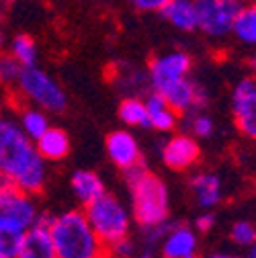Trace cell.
I'll use <instances>...</instances> for the list:
<instances>
[{
	"label": "cell",
	"instance_id": "obj_1",
	"mask_svg": "<svg viewBox=\"0 0 256 258\" xmlns=\"http://www.w3.org/2000/svg\"><path fill=\"white\" fill-rule=\"evenodd\" d=\"M47 162L17 119L0 115V178L35 195L45 186Z\"/></svg>",
	"mask_w": 256,
	"mask_h": 258
},
{
	"label": "cell",
	"instance_id": "obj_2",
	"mask_svg": "<svg viewBox=\"0 0 256 258\" xmlns=\"http://www.w3.org/2000/svg\"><path fill=\"white\" fill-rule=\"evenodd\" d=\"M49 234L55 246L57 258H103L107 248L101 238L94 234L86 213L70 209L49 217Z\"/></svg>",
	"mask_w": 256,
	"mask_h": 258
},
{
	"label": "cell",
	"instance_id": "obj_3",
	"mask_svg": "<svg viewBox=\"0 0 256 258\" xmlns=\"http://www.w3.org/2000/svg\"><path fill=\"white\" fill-rule=\"evenodd\" d=\"M127 182H130L132 192V209L136 221L146 228V225H158L168 221V209H170V197L164 180L156 176L154 172H148L142 164L127 170Z\"/></svg>",
	"mask_w": 256,
	"mask_h": 258
},
{
	"label": "cell",
	"instance_id": "obj_4",
	"mask_svg": "<svg viewBox=\"0 0 256 258\" xmlns=\"http://www.w3.org/2000/svg\"><path fill=\"white\" fill-rule=\"evenodd\" d=\"M84 213H86L88 223L92 225L94 234L105 244V248H109L111 244L119 242L125 236H130L132 215L127 211V207L117 197L109 195V192H105L99 199L88 203Z\"/></svg>",
	"mask_w": 256,
	"mask_h": 258
},
{
	"label": "cell",
	"instance_id": "obj_5",
	"mask_svg": "<svg viewBox=\"0 0 256 258\" xmlns=\"http://www.w3.org/2000/svg\"><path fill=\"white\" fill-rule=\"evenodd\" d=\"M15 86H19V92L23 94L25 101H29L33 107H39L43 111L59 113L68 105L66 92L61 90V86L37 66L23 68Z\"/></svg>",
	"mask_w": 256,
	"mask_h": 258
},
{
	"label": "cell",
	"instance_id": "obj_6",
	"mask_svg": "<svg viewBox=\"0 0 256 258\" xmlns=\"http://www.w3.org/2000/svg\"><path fill=\"white\" fill-rule=\"evenodd\" d=\"M41 217L31 192H25L0 178V228L27 232Z\"/></svg>",
	"mask_w": 256,
	"mask_h": 258
},
{
	"label": "cell",
	"instance_id": "obj_7",
	"mask_svg": "<svg viewBox=\"0 0 256 258\" xmlns=\"http://www.w3.org/2000/svg\"><path fill=\"white\" fill-rule=\"evenodd\" d=\"M197 5V21L199 31L207 37L221 39L234 31V21L240 11L234 0H195Z\"/></svg>",
	"mask_w": 256,
	"mask_h": 258
},
{
	"label": "cell",
	"instance_id": "obj_8",
	"mask_svg": "<svg viewBox=\"0 0 256 258\" xmlns=\"http://www.w3.org/2000/svg\"><path fill=\"white\" fill-rule=\"evenodd\" d=\"M232 115L240 134L256 142V78H242L232 90Z\"/></svg>",
	"mask_w": 256,
	"mask_h": 258
},
{
	"label": "cell",
	"instance_id": "obj_9",
	"mask_svg": "<svg viewBox=\"0 0 256 258\" xmlns=\"http://www.w3.org/2000/svg\"><path fill=\"white\" fill-rule=\"evenodd\" d=\"M190 55L184 51H166V53H160L150 61V68H148V78L154 90H162L164 86L186 78L190 72Z\"/></svg>",
	"mask_w": 256,
	"mask_h": 258
},
{
	"label": "cell",
	"instance_id": "obj_10",
	"mask_svg": "<svg viewBox=\"0 0 256 258\" xmlns=\"http://www.w3.org/2000/svg\"><path fill=\"white\" fill-rule=\"evenodd\" d=\"M164 96V99L174 107L176 113H190V111H201L207 103V92L193 82L188 76L180 78L168 86H164L162 90H156Z\"/></svg>",
	"mask_w": 256,
	"mask_h": 258
},
{
	"label": "cell",
	"instance_id": "obj_11",
	"mask_svg": "<svg viewBox=\"0 0 256 258\" xmlns=\"http://www.w3.org/2000/svg\"><path fill=\"white\" fill-rule=\"evenodd\" d=\"M201 148L197 144V138H193L190 134H176L170 140H166L162 148V160L172 170H186L195 166Z\"/></svg>",
	"mask_w": 256,
	"mask_h": 258
},
{
	"label": "cell",
	"instance_id": "obj_12",
	"mask_svg": "<svg viewBox=\"0 0 256 258\" xmlns=\"http://www.w3.org/2000/svg\"><path fill=\"white\" fill-rule=\"evenodd\" d=\"M105 146H107L109 160L117 168L132 170V168L142 164V150H140V144L132 132H125V129L113 132L107 138Z\"/></svg>",
	"mask_w": 256,
	"mask_h": 258
},
{
	"label": "cell",
	"instance_id": "obj_13",
	"mask_svg": "<svg viewBox=\"0 0 256 258\" xmlns=\"http://www.w3.org/2000/svg\"><path fill=\"white\" fill-rule=\"evenodd\" d=\"M17 258H57L55 246L49 234V217L41 213L39 221L23 234V242Z\"/></svg>",
	"mask_w": 256,
	"mask_h": 258
},
{
	"label": "cell",
	"instance_id": "obj_14",
	"mask_svg": "<svg viewBox=\"0 0 256 258\" xmlns=\"http://www.w3.org/2000/svg\"><path fill=\"white\" fill-rule=\"evenodd\" d=\"M199 240L188 225H172L160 240V256L162 258H190L197 256Z\"/></svg>",
	"mask_w": 256,
	"mask_h": 258
},
{
	"label": "cell",
	"instance_id": "obj_15",
	"mask_svg": "<svg viewBox=\"0 0 256 258\" xmlns=\"http://www.w3.org/2000/svg\"><path fill=\"white\" fill-rule=\"evenodd\" d=\"M190 192H193L195 203L201 209H213L223 199L221 178L213 172H199L190 180Z\"/></svg>",
	"mask_w": 256,
	"mask_h": 258
},
{
	"label": "cell",
	"instance_id": "obj_16",
	"mask_svg": "<svg viewBox=\"0 0 256 258\" xmlns=\"http://www.w3.org/2000/svg\"><path fill=\"white\" fill-rule=\"evenodd\" d=\"M146 103V111H148V123L156 132H172L178 123V113L174 111V107L164 99L160 92H152L148 94Z\"/></svg>",
	"mask_w": 256,
	"mask_h": 258
},
{
	"label": "cell",
	"instance_id": "obj_17",
	"mask_svg": "<svg viewBox=\"0 0 256 258\" xmlns=\"http://www.w3.org/2000/svg\"><path fill=\"white\" fill-rule=\"evenodd\" d=\"M174 29H180L184 33L197 31L199 21H197V5L195 0H170V3L160 11Z\"/></svg>",
	"mask_w": 256,
	"mask_h": 258
},
{
	"label": "cell",
	"instance_id": "obj_18",
	"mask_svg": "<svg viewBox=\"0 0 256 258\" xmlns=\"http://www.w3.org/2000/svg\"><path fill=\"white\" fill-rule=\"evenodd\" d=\"M35 146L45 162H59V160L66 158L70 152V138L63 129L49 125L47 132H43L35 140Z\"/></svg>",
	"mask_w": 256,
	"mask_h": 258
},
{
	"label": "cell",
	"instance_id": "obj_19",
	"mask_svg": "<svg viewBox=\"0 0 256 258\" xmlns=\"http://www.w3.org/2000/svg\"><path fill=\"white\" fill-rule=\"evenodd\" d=\"M72 190H74L76 199L84 205L92 203L94 199H99L101 195L107 192L103 178L92 170H76L72 174Z\"/></svg>",
	"mask_w": 256,
	"mask_h": 258
},
{
	"label": "cell",
	"instance_id": "obj_20",
	"mask_svg": "<svg viewBox=\"0 0 256 258\" xmlns=\"http://www.w3.org/2000/svg\"><path fill=\"white\" fill-rule=\"evenodd\" d=\"M232 33L244 45L256 47V3H252L248 7H240Z\"/></svg>",
	"mask_w": 256,
	"mask_h": 258
},
{
	"label": "cell",
	"instance_id": "obj_21",
	"mask_svg": "<svg viewBox=\"0 0 256 258\" xmlns=\"http://www.w3.org/2000/svg\"><path fill=\"white\" fill-rule=\"evenodd\" d=\"M119 119L130 127H150L146 103L138 96H127L119 105Z\"/></svg>",
	"mask_w": 256,
	"mask_h": 258
},
{
	"label": "cell",
	"instance_id": "obj_22",
	"mask_svg": "<svg viewBox=\"0 0 256 258\" xmlns=\"http://www.w3.org/2000/svg\"><path fill=\"white\" fill-rule=\"evenodd\" d=\"M19 125H21L23 132L35 142L43 132H47V129H49V119L43 113V109H39V107H27L21 113V117H19Z\"/></svg>",
	"mask_w": 256,
	"mask_h": 258
},
{
	"label": "cell",
	"instance_id": "obj_23",
	"mask_svg": "<svg viewBox=\"0 0 256 258\" xmlns=\"http://www.w3.org/2000/svg\"><path fill=\"white\" fill-rule=\"evenodd\" d=\"M11 55L21 63L23 68L37 63V43L29 35H17L11 41Z\"/></svg>",
	"mask_w": 256,
	"mask_h": 258
},
{
	"label": "cell",
	"instance_id": "obj_24",
	"mask_svg": "<svg viewBox=\"0 0 256 258\" xmlns=\"http://www.w3.org/2000/svg\"><path fill=\"white\" fill-rule=\"evenodd\" d=\"M186 127H188V134L193 136V138H209V136L215 132L213 119H211L209 115L197 113V111H190V113H188Z\"/></svg>",
	"mask_w": 256,
	"mask_h": 258
},
{
	"label": "cell",
	"instance_id": "obj_25",
	"mask_svg": "<svg viewBox=\"0 0 256 258\" xmlns=\"http://www.w3.org/2000/svg\"><path fill=\"white\" fill-rule=\"evenodd\" d=\"M230 238L236 246L240 248H246L250 246L252 242H256V225L248 219H240L232 225V230H230Z\"/></svg>",
	"mask_w": 256,
	"mask_h": 258
},
{
	"label": "cell",
	"instance_id": "obj_26",
	"mask_svg": "<svg viewBox=\"0 0 256 258\" xmlns=\"http://www.w3.org/2000/svg\"><path fill=\"white\" fill-rule=\"evenodd\" d=\"M23 234L25 232L0 228V256H5V258H17L19 248H21V242H23Z\"/></svg>",
	"mask_w": 256,
	"mask_h": 258
},
{
	"label": "cell",
	"instance_id": "obj_27",
	"mask_svg": "<svg viewBox=\"0 0 256 258\" xmlns=\"http://www.w3.org/2000/svg\"><path fill=\"white\" fill-rule=\"evenodd\" d=\"M21 72H23V66L11 53L9 55H0V84H5V86L17 84Z\"/></svg>",
	"mask_w": 256,
	"mask_h": 258
},
{
	"label": "cell",
	"instance_id": "obj_28",
	"mask_svg": "<svg viewBox=\"0 0 256 258\" xmlns=\"http://www.w3.org/2000/svg\"><path fill=\"white\" fill-rule=\"evenodd\" d=\"M134 254H136V244L132 242L130 236L121 238L119 242H115V244H111L107 248V256L109 258H134Z\"/></svg>",
	"mask_w": 256,
	"mask_h": 258
},
{
	"label": "cell",
	"instance_id": "obj_29",
	"mask_svg": "<svg viewBox=\"0 0 256 258\" xmlns=\"http://www.w3.org/2000/svg\"><path fill=\"white\" fill-rule=\"evenodd\" d=\"M127 3L142 13H160L170 0H127Z\"/></svg>",
	"mask_w": 256,
	"mask_h": 258
},
{
	"label": "cell",
	"instance_id": "obj_30",
	"mask_svg": "<svg viewBox=\"0 0 256 258\" xmlns=\"http://www.w3.org/2000/svg\"><path fill=\"white\" fill-rule=\"evenodd\" d=\"M195 225H197V232H209L215 225V215L211 211H203L201 215H197Z\"/></svg>",
	"mask_w": 256,
	"mask_h": 258
},
{
	"label": "cell",
	"instance_id": "obj_31",
	"mask_svg": "<svg viewBox=\"0 0 256 258\" xmlns=\"http://www.w3.org/2000/svg\"><path fill=\"white\" fill-rule=\"evenodd\" d=\"M246 252H244V256L242 258H256V242H252L250 246H246L244 248Z\"/></svg>",
	"mask_w": 256,
	"mask_h": 258
},
{
	"label": "cell",
	"instance_id": "obj_32",
	"mask_svg": "<svg viewBox=\"0 0 256 258\" xmlns=\"http://www.w3.org/2000/svg\"><path fill=\"white\" fill-rule=\"evenodd\" d=\"M207 258H242V256H236V254H230V252H217V254H209Z\"/></svg>",
	"mask_w": 256,
	"mask_h": 258
},
{
	"label": "cell",
	"instance_id": "obj_33",
	"mask_svg": "<svg viewBox=\"0 0 256 258\" xmlns=\"http://www.w3.org/2000/svg\"><path fill=\"white\" fill-rule=\"evenodd\" d=\"M5 43H7V37H5V33H3V31H0V49L5 47Z\"/></svg>",
	"mask_w": 256,
	"mask_h": 258
},
{
	"label": "cell",
	"instance_id": "obj_34",
	"mask_svg": "<svg viewBox=\"0 0 256 258\" xmlns=\"http://www.w3.org/2000/svg\"><path fill=\"white\" fill-rule=\"evenodd\" d=\"M252 72H254V78H256V55L252 57Z\"/></svg>",
	"mask_w": 256,
	"mask_h": 258
},
{
	"label": "cell",
	"instance_id": "obj_35",
	"mask_svg": "<svg viewBox=\"0 0 256 258\" xmlns=\"http://www.w3.org/2000/svg\"><path fill=\"white\" fill-rule=\"evenodd\" d=\"M140 258H158V256H154V254H142ZM160 258H162V256H160Z\"/></svg>",
	"mask_w": 256,
	"mask_h": 258
},
{
	"label": "cell",
	"instance_id": "obj_36",
	"mask_svg": "<svg viewBox=\"0 0 256 258\" xmlns=\"http://www.w3.org/2000/svg\"><path fill=\"white\" fill-rule=\"evenodd\" d=\"M234 3H240V0H234Z\"/></svg>",
	"mask_w": 256,
	"mask_h": 258
},
{
	"label": "cell",
	"instance_id": "obj_37",
	"mask_svg": "<svg viewBox=\"0 0 256 258\" xmlns=\"http://www.w3.org/2000/svg\"><path fill=\"white\" fill-rule=\"evenodd\" d=\"M190 258H197V256H190Z\"/></svg>",
	"mask_w": 256,
	"mask_h": 258
},
{
	"label": "cell",
	"instance_id": "obj_38",
	"mask_svg": "<svg viewBox=\"0 0 256 258\" xmlns=\"http://www.w3.org/2000/svg\"><path fill=\"white\" fill-rule=\"evenodd\" d=\"M103 258H109V256H103Z\"/></svg>",
	"mask_w": 256,
	"mask_h": 258
},
{
	"label": "cell",
	"instance_id": "obj_39",
	"mask_svg": "<svg viewBox=\"0 0 256 258\" xmlns=\"http://www.w3.org/2000/svg\"><path fill=\"white\" fill-rule=\"evenodd\" d=\"M0 258H5V256H0Z\"/></svg>",
	"mask_w": 256,
	"mask_h": 258
},
{
	"label": "cell",
	"instance_id": "obj_40",
	"mask_svg": "<svg viewBox=\"0 0 256 258\" xmlns=\"http://www.w3.org/2000/svg\"><path fill=\"white\" fill-rule=\"evenodd\" d=\"M0 3H3V0H0Z\"/></svg>",
	"mask_w": 256,
	"mask_h": 258
},
{
	"label": "cell",
	"instance_id": "obj_41",
	"mask_svg": "<svg viewBox=\"0 0 256 258\" xmlns=\"http://www.w3.org/2000/svg\"><path fill=\"white\" fill-rule=\"evenodd\" d=\"M254 3H256V0H254Z\"/></svg>",
	"mask_w": 256,
	"mask_h": 258
}]
</instances>
